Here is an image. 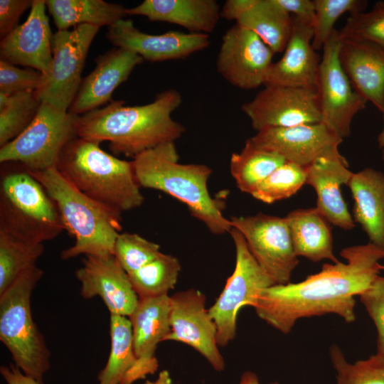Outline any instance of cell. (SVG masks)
<instances>
[{
    "label": "cell",
    "mask_w": 384,
    "mask_h": 384,
    "mask_svg": "<svg viewBox=\"0 0 384 384\" xmlns=\"http://www.w3.org/2000/svg\"><path fill=\"white\" fill-rule=\"evenodd\" d=\"M292 18V33L284 54L272 63L264 85L316 89L321 59L312 46L313 28Z\"/></svg>",
    "instance_id": "obj_23"
},
{
    "label": "cell",
    "mask_w": 384,
    "mask_h": 384,
    "mask_svg": "<svg viewBox=\"0 0 384 384\" xmlns=\"http://www.w3.org/2000/svg\"><path fill=\"white\" fill-rule=\"evenodd\" d=\"M43 78V73L35 69H22L4 60H0V92L11 95L36 91Z\"/></svg>",
    "instance_id": "obj_40"
},
{
    "label": "cell",
    "mask_w": 384,
    "mask_h": 384,
    "mask_svg": "<svg viewBox=\"0 0 384 384\" xmlns=\"http://www.w3.org/2000/svg\"><path fill=\"white\" fill-rule=\"evenodd\" d=\"M142 384H172V380L169 372L166 370H163L159 373L155 380H146Z\"/></svg>",
    "instance_id": "obj_46"
},
{
    "label": "cell",
    "mask_w": 384,
    "mask_h": 384,
    "mask_svg": "<svg viewBox=\"0 0 384 384\" xmlns=\"http://www.w3.org/2000/svg\"><path fill=\"white\" fill-rule=\"evenodd\" d=\"M330 358L336 371L337 384H384V358L378 354L348 363L341 348L333 345Z\"/></svg>",
    "instance_id": "obj_36"
},
{
    "label": "cell",
    "mask_w": 384,
    "mask_h": 384,
    "mask_svg": "<svg viewBox=\"0 0 384 384\" xmlns=\"http://www.w3.org/2000/svg\"><path fill=\"white\" fill-rule=\"evenodd\" d=\"M178 160L175 142L161 144L137 156L132 161L140 188L158 190L181 201L212 233H230V220L223 216L220 202L213 198L208 189L212 169Z\"/></svg>",
    "instance_id": "obj_3"
},
{
    "label": "cell",
    "mask_w": 384,
    "mask_h": 384,
    "mask_svg": "<svg viewBox=\"0 0 384 384\" xmlns=\"http://www.w3.org/2000/svg\"><path fill=\"white\" fill-rule=\"evenodd\" d=\"M239 384H261L257 375L252 371H245L240 378ZM269 384H279L277 382H272Z\"/></svg>",
    "instance_id": "obj_45"
},
{
    "label": "cell",
    "mask_w": 384,
    "mask_h": 384,
    "mask_svg": "<svg viewBox=\"0 0 384 384\" xmlns=\"http://www.w3.org/2000/svg\"><path fill=\"white\" fill-rule=\"evenodd\" d=\"M359 297L377 329V354L384 358V277L378 275Z\"/></svg>",
    "instance_id": "obj_41"
},
{
    "label": "cell",
    "mask_w": 384,
    "mask_h": 384,
    "mask_svg": "<svg viewBox=\"0 0 384 384\" xmlns=\"http://www.w3.org/2000/svg\"><path fill=\"white\" fill-rule=\"evenodd\" d=\"M287 161L279 154L247 139L244 147L230 157V170L238 188L251 194L257 186Z\"/></svg>",
    "instance_id": "obj_30"
},
{
    "label": "cell",
    "mask_w": 384,
    "mask_h": 384,
    "mask_svg": "<svg viewBox=\"0 0 384 384\" xmlns=\"http://www.w3.org/2000/svg\"><path fill=\"white\" fill-rule=\"evenodd\" d=\"M44 0H33L27 19L1 38V60L31 68L49 75L53 61V36Z\"/></svg>",
    "instance_id": "obj_20"
},
{
    "label": "cell",
    "mask_w": 384,
    "mask_h": 384,
    "mask_svg": "<svg viewBox=\"0 0 384 384\" xmlns=\"http://www.w3.org/2000/svg\"><path fill=\"white\" fill-rule=\"evenodd\" d=\"M43 251V243L0 233V294L23 272L36 265V261Z\"/></svg>",
    "instance_id": "obj_33"
},
{
    "label": "cell",
    "mask_w": 384,
    "mask_h": 384,
    "mask_svg": "<svg viewBox=\"0 0 384 384\" xmlns=\"http://www.w3.org/2000/svg\"><path fill=\"white\" fill-rule=\"evenodd\" d=\"M160 252L157 243L129 233L119 234L113 250L114 257L128 274L151 262Z\"/></svg>",
    "instance_id": "obj_39"
},
{
    "label": "cell",
    "mask_w": 384,
    "mask_h": 384,
    "mask_svg": "<svg viewBox=\"0 0 384 384\" xmlns=\"http://www.w3.org/2000/svg\"><path fill=\"white\" fill-rule=\"evenodd\" d=\"M100 144L75 138L60 154L58 171L81 193L120 214L140 207L144 198L132 161L114 156Z\"/></svg>",
    "instance_id": "obj_4"
},
{
    "label": "cell",
    "mask_w": 384,
    "mask_h": 384,
    "mask_svg": "<svg viewBox=\"0 0 384 384\" xmlns=\"http://www.w3.org/2000/svg\"><path fill=\"white\" fill-rule=\"evenodd\" d=\"M84 299L101 298L110 314L129 317L139 297L128 274L114 255L85 256L82 266L75 271Z\"/></svg>",
    "instance_id": "obj_19"
},
{
    "label": "cell",
    "mask_w": 384,
    "mask_h": 384,
    "mask_svg": "<svg viewBox=\"0 0 384 384\" xmlns=\"http://www.w3.org/2000/svg\"><path fill=\"white\" fill-rule=\"evenodd\" d=\"M143 60L135 52L118 47L97 56L95 68L82 80L68 112L81 116L110 101L114 90Z\"/></svg>",
    "instance_id": "obj_21"
},
{
    "label": "cell",
    "mask_w": 384,
    "mask_h": 384,
    "mask_svg": "<svg viewBox=\"0 0 384 384\" xmlns=\"http://www.w3.org/2000/svg\"><path fill=\"white\" fill-rule=\"evenodd\" d=\"M28 172L41 183L53 201L64 230L75 239L72 246L62 251L63 260L80 255H113L114 242L122 230L120 213L81 193L57 168Z\"/></svg>",
    "instance_id": "obj_5"
},
{
    "label": "cell",
    "mask_w": 384,
    "mask_h": 384,
    "mask_svg": "<svg viewBox=\"0 0 384 384\" xmlns=\"http://www.w3.org/2000/svg\"><path fill=\"white\" fill-rule=\"evenodd\" d=\"M179 260L160 252L154 260L128 274L139 299L168 295L177 282L181 272Z\"/></svg>",
    "instance_id": "obj_32"
},
{
    "label": "cell",
    "mask_w": 384,
    "mask_h": 384,
    "mask_svg": "<svg viewBox=\"0 0 384 384\" xmlns=\"http://www.w3.org/2000/svg\"><path fill=\"white\" fill-rule=\"evenodd\" d=\"M340 254L345 262L324 264L320 272L300 282L265 289L254 307L259 318L284 334L305 317L334 314L353 322L354 297L379 275L384 249L369 242L345 247Z\"/></svg>",
    "instance_id": "obj_1"
},
{
    "label": "cell",
    "mask_w": 384,
    "mask_h": 384,
    "mask_svg": "<svg viewBox=\"0 0 384 384\" xmlns=\"http://www.w3.org/2000/svg\"><path fill=\"white\" fill-rule=\"evenodd\" d=\"M274 1L291 16L313 28L315 21L314 0H274Z\"/></svg>",
    "instance_id": "obj_43"
},
{
    "label": "cell",
    "mask_w": 384,
    "mask_h": 384,
    "mask_svg": "<svg viewBox=\"0 0 384 384\" xmlns=\"http://www.w3.org/2000/svg\"><path fill=\"white\" fill-rule=\"evenodd\" d=\"M354 201V222L370 242L384 249V174L373 168L353 173L347 185Z\"/></svg>",
    "instance_id": "obj_27"
},
{
    "label": "cell",
    "mask_w": 384,
    "mask_h": 384,
    "mask_svg": "<svg viewBox=\"0 0 384 384\" xmlns=\"http://www.w3.org/2000/svg\"><path fill=\"white\" fill-rule=\"evenodd\" d=\"M0 373L6 384H41L11 364L1 366Z\"/></svg>",
    "instance_id": "obj_44"
},
{
    "label": "cell",
    "mask_w": 384,
    "mask_h": 384,
    "mask_svg": "<svg viewBox=\"0 0 384 384\" xmlns=\"http://www.w3.org/2000/svg\"><path fill=\"white\" fill-rule=\"evenodd\" d=\"M382 269H384V266H382Z\"/></svg>",
    "instance_id": "obj_48"
},
{
    "label": "cell",
    "mask_w": 384,
    "mask_h": 384,
    "mask_svg": "<svg viewBox=\"0 0 384 384\" xmlns=\"http://www.w3.org/2000/svg\"><path fill=\"white\" fill-rule=\"evenodd\" d=\"M63 230L55 203L26 169L21 166L1 175L0 233L43 243L56 238Z\"/></svg>",
    "instance_id": "obj_7"
},
{
    "label": "cell",
    "mask_w": 384,
    "mask_h": 384,
    "mask_svg": "<svg viewBox=\"0 0 384 384\" xmlns=\"http://www.w3.org/2000/svg\"><path fill=\"white\" fill-rule=\"evenodd\" d=\"M382 112L383 114V127L378 137V143L381 151L382 159L384 160V104Z\"/></svg>",
    "instance_id": "obj_47"
},
{
    "label": "cell",
    "mask_w": 384,
    "mask_h": 384,
    "mask_svg": "<svg viewBox=\"0 0 384 384\" xmlns=\"http://www.w3.org/2000/svg\"><path fill=\"white\" fill-rule=\"evenodd\" d=\"M341 43L335 30L323 48L316 90L322 123L343 139L351 134L353 119L367 101L354 89L341 65Z\"/></svg>",
    "instance_id": "obj_11"
},
{
    "label": "cell",
    "mask_w": 384,
    "mask_h": 384,
    "mask_svg": "<svg viewBox=\"0 0 384 384\" xmlns=\"http://www.w3.org/2000/svg\"><path fill=\"white\" fill-rule=\"evenodd\" d=\"M230 220L232 228L242 235L250 252L275 284L291 282L299 260L285 217L259 213L233 216Z\"/></svg>",
    "instance_id": "obj_12"
},
{
    "label": "cell",
    "mask_w": 384,
    "mask_h": 384,
    "mask_svg": "<svg viewBox=\"0 0 384 384\" xmlns=\"http://www.w3.org/2000/svg\"><path fill=\"white\" fill-rule=\"evenodd\" d=\"M110 351L105 366L98 374V384H122L136 362L129 319L110 314Z\"/></svg>",
    "instance_id": "obj_31"
},
{
    "label": "cell",
    "mask_w": 384,
    "mask_h": 384,
    "mask_svg": "<svg viewBox=\"0 0 384 384\" xmlns=\"http://www.w3.org/2000/svg\"><path fill=\"white\" fill-rule=\"evenodd\" d=\"M170 296L142 298L129 317L136 362L122 384H132L158 370L155 356L158 344L170 331Z\"/></svg>",
    "instance_id": "obj_17"
},
{
    "label": "cell",
    "mask_w": 384,
    "mask_h": 384,
    "mask_svg": "<svg viewBox=\"0 0 384 384\" xmlns=\"http://www.w3.org/2000/svg\"><path fill=\"white\" fill-rule=\"evenodd\" d=\"M43 274L35 265L0 294V341L10 352L14 366L41 384L50 367V353L33 321L31 299Z\"/></svg>",
    "instance_id": "obj_6"
},
{
    "label": "cell",
    "mask_w": 384,
    "mask_h": 384,
    "mask_svg": "<svg viewBox=\"0 0 384 384\" xmlns=\"http://www.w3.org/2000/svg\"><path fill=\"white\" fill-rule=\"evenodd\" d=\"M171 329L164 341L181 342L194 348L217 371L225 363L217 341L218 331L208 309L206 296L189 289L170 296Z\"/></svg>",
    "instance_id": "obj_14"
},
{
    "label": "cell",
    "mask_w": 384,
    "mask_h": 384,
    "mask_svg": "<svg viewBox=\"0 0 384 384\" xmlns=\"http://www.w3.org/2000/svg\"><path fill=\"white\" fill-rule=\"evenodd\" d=\"M306 168L286 161L268 176L250 194L271 204L294 195L306 184Z\"/></svg>",
    "instance_id": "obj_35"
},
{
    "label": "cell",
    "mask_w": 384,
    "mask_h": 384,
    "mask_svg": "<svg viewBox=\"0 0 384 384\" xmlns=\"http://www.w3.org/2000/svg\"><path fill=\"white\" fill-rule=\"evenodd\" d=\"M41 101L36 91L0 92V147L18 137L34 119Z\"/></svg>",
    "instance_id": "obj_34"
},
{
    "label": "cell",
    "mask_w": 384,
    "mask_h": 384,
    "mask_svg": "<svg viewBox=\"0 0 384 384\" xmlns=\"http://www.w3.org/2000/svg\"><path fill=\"white\" fill-rule=\"evenodd\" d=\"M80 116L41 102L32 122L0 147L1 164L18 163L30 172L57 167L67 144L78 137Z\"/></svg>",
    "instance_id": "obj_8"
},
{
    "label": "cell",
    "mask_w": 384,
    "mask_h": 384,
    "mask_svg": "<svg viewBox=\"0 0 384 384\" xmlns=\"http://www.w3.org/2000/svg\"><path fill=\"white\" fill-rule=\"evenodd\" d=\"M338 32L341 39L366 41L384 48V1L376 2L369 11L351 14Z\"/></svg>",
    "instance_id": "obj_38"
},
{
    "label": "cell",
    "mask_w": 384,
    "mask_h": 384,
    "mask_svg": "<svg viewBox=\"0 0 384 384\" xmlns=\"http://www.w3.org/2000/svg\"><path fill=\"white\" fill-rule=\"evenodd\" d=\"M291 233L294 252L312 262L330 260L339 262L333 252L330 223L316 208H299L285 217Z\"/></svg>",
    "instance_id": "obj_28"
},
{
    "label": "cell",
    "mask_w": 384,
    "mask_h": 384,
    "mask_svg": "<svg viewBox=\"0 0 384 384\" xmlns=\"http://www.w3.org/2000/svg\"><path fill=\"white\" fill-rule=\"evenodd\" d=\"M274 53L255 33L235 24L222 37L218 73L242 90L264 85Z\"/></svg>",
    "instance_id": "obj_15"
},
{
    "label": "cell",
    "mask_w": 384,
    "mask_h": 384,
    "mask_svg": "<svg viewBox=\"0 0 384 384\" xmlns=\"http://www.w3.org/2000/svg\"><path fill=\"white\" fill-rule=\"evenodd\" d=\"M287 161L306 167L320 158L345 159L338 151L343 141L323 123L267 128L250 138Z\"/></svg>",
    "instance_id": "obj_16"
},
{
    "label": "cell",
    "mask_w": 384,
    "mask_h": 384,
    "mask_svg": "<svg viewBox=\"0 0 384 384\" xmlns=\"http://www.w3.org/2000/svg\"><path fill=\"white\" fill-rule=\"evenodd\" d=\"M315 21L313 26L312 46L323 50L335 31L334 25L344 14L350 15L362 12L368 1L363 0H314Z\"/></svg>",
    "instance_id": "obj_37"
},
{
    "label": "cell",
    "mask_w": 384,
    "mask_h": 384,
    "mask_svg": "<svg viewBox=\"0 0 384 384\" xmlns=\"http://www.w3.org/2000/svg\"><path fill=\"white\" fill-rule=\"evenodd\" d=\"M107 37L116 47L132 50L155 63L186 58L210 45L209 35L169 31L162 34L144 33L129 19H120L108 28Z\"/></svg>",
    "instance_id": "obj_18"
},
{
    "label": "cell",
    "mask_w": 384,
    "mask_h": 384,
    "mask_svg": "<svg viewBox=\"0 0 384 384\" xmlns=\"http://www.w3.org/2000/svg\"><path fill=\"white\" fill-rule=\"evenodd\" d=\"M99 29L82 24L53 34L51 71L36 91L41 102L63 112L69 110L82 80L87 52Z\"/></svg>",
    "instance_id": "obj_10"
},
{
    "label": "cell",
    "mask_w": 384,
    "mask_h": 384,
    "mask_svg": "<svg viewBox=\"0 0 384 384\" xmlns=\"http://www.w3.org/2000/svg\"><path fill=\"white\" fill-rule=\"evenodd\" d=\"M241 110L257 132L322 123L315 88L265 85L252 100L242 104Z\"/></svg>",
    "instance_id": "obj_13"
},
{
    "label": "cell",
    "mask_w": 384,
    "mask_h": 384,
    "mask_svg": "<svg viewBox=\"0 0 384 384\" xmlns=\"http://www.w3.org/2000/svg\"><path fill=\"white\" fill-rule=\"evenodd\" d=\"M46 4L58 31L82 24L110 27L127 15L122 4L103 0H47Z\"/></svg>",
    "instance_id": "obj_29"
},
{
    "label": "cell",
    "mask_w": 384,
    "mask_h": 384,
    "mask_svg": "<svg viewBox=\"0 0 384 384\" xmlns=\"http://www.w3.org/2000/svg\"><path fill=\"white\" fill-rule=\"evenodd\" d=\"M33 0L0 1V36L2 38L10 33L17 26L23 13L31 7Z\"/></svg>",
    "instance_id": "obj_42"
},
{
    "label": "cell",
    "mask_w": 384,
    "mask_h": 384,
    "mask_svg": "<svg viewBox=\"0 0 384 384\" xmlns=\"http://www.w3.org/2000/svg\"><path fill=\"white\" fill-rule=\"evenodd\" d=\"M181 102V95L175 89L161 92L153 102L143 105L126 106L123 100L112 101L80 116L78 137L108 142L114 154L134 159L182 136L186 128L171 117Z\"/></svg>",
    "instance_id": "obj_2"
},
{
    "label": "cell",
    "mask_w": 384,
    "mask_h": 384,
    "mask_svg": "<svg viewBox=\"0 0 384 384\" xmlns=\"http://www.w3.org/2000/svg\"><path fill=\"white\" fill-rule=\"evenodd\" d=\"M306 184L316 193L319 212L332 225L349 230L355 227L354 220L343 200L341 186L348 185L353 172L346 159L320 158L305 167Z\"/></svg>",
    "instance_id": "obj_24"
},
{
    "label": "cell",
    "mask_w": 384,
    "mask_h": 384,
    "mask_svg": "<svg viewBox=\"0 0 384 384\" xmlns=\"http://www.w3.org/2000/svg\"><path fill=\"white\" fill-rule=\"evenodd\" d=\"M339 58L354 89L382 112L384 48L366 41L341 39Z\"/></svg>",
    "instance_id": "obj_25"
},
{
    "label": "cell",
    "mask_w": 384,
    "mask_h": 384,
    "mask_svg": "<svg viewBox=\"0 0 384 384\" xmlns=\"http://www.w3.org/2000/svg\"><path fill=\"white\" fill-rule=\"evenodd\" d=\"M220 16L255 33L274 53L284 52L293 26L292 16L274 0H228Z\"/></svg>",
    "instance_id": "obj_22"
},
{
    "label": "cell",
    "mask_w": 384,
    "mask_h": 384,
    "mask_svg": "<svg viewBox=\"0 0 384 384\" xmlns=\"http://www.w3.org/2000/svg\"><path fill=\"white\" fill-rule=\"evenodd\" d=\"M235 247V265L215 302L208 309L218 331L220 347L232 341L237 331V319L244 306L255 307L260 295L276 284L250 252L242 235L232 228L229 233Z\"/></svg>",
    "instance_id": "obj_9"
},
{
    "label": "cell",
    "mask_w": 384,
    "mask_h": 384,
    "mask_svg": "<svg viewBox=\"0 0 384 384\" xmlns=\"http://www.w3.org/2000/svg\"><path fill=\"white\" fill-rule=\"evenodd\" d=\"M215 0H144L127 9V15L143 16L151 21L174 23L188 33H212L221 18Z\"/></svg>",
    "instance_id": "obj_26"
}]
</instances>
